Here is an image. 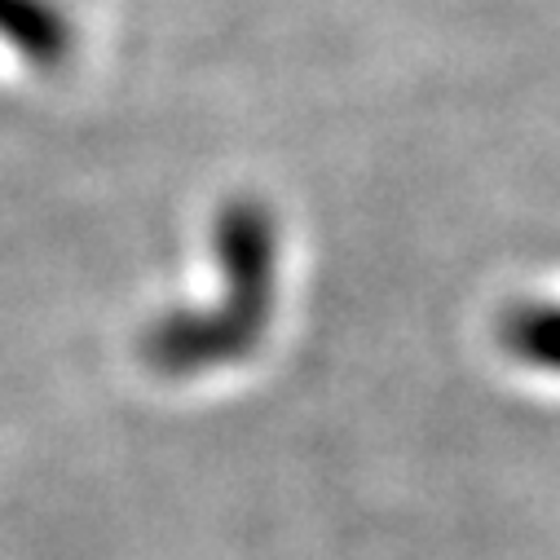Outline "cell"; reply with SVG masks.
Masks as SVG:
<instances>
[{"instance_id":"obj_1","label":"cell","mask_w":560,"mask_h":560,"mask_svg":"<svg viewBox=\"0 0 560 560\" xmlns=\"http://www.w3.org/2000/svg\"><path fill=\"white\" fill-rule=\"evenodd\" d=\"M217 260H221V296L203 314L155 318L137 340L142 362L164 380L234 366L252 358L269 331L273 260H278L273 217L252 199H234L217 217Z\"/></svg>"},{"instance_id":"obj_2","label":"cell","mask_w":560,"mask_h":560,"mask_svg":"<svg viewBox=\"0 0 560 560\" xmlns=\"http://www.w3.org/2000/svg\"><path fill=\"white\" fill-rule=\"evenodd\" d=\"M503 345L542 371H560V305H525L503 323Z\"/></svg>"}]
</instances>
